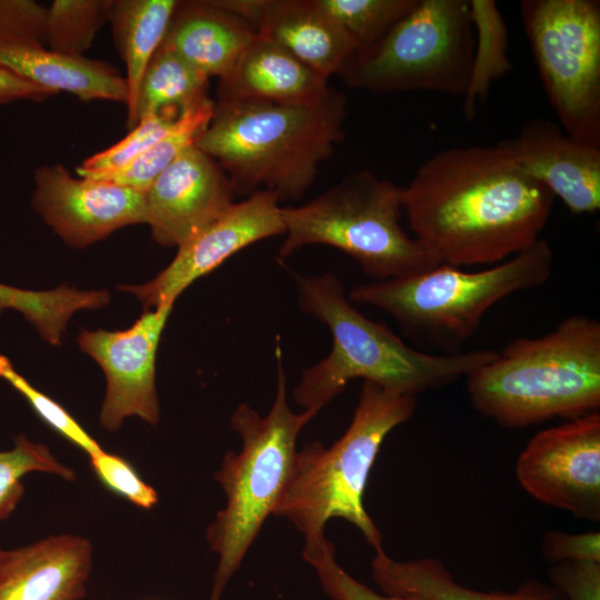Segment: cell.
Instances as JSON below:
<instances>
[{
  "label": "cell",
  "mask_w": 600,
  "mask_h": 600,
  "mask_svg": "<svg viewBox=\"0 0 600 600\" xmlns=\"http://www.w3.org/2000/svg\"><path fill=\"white\" fill-rule=\"evenodd\" d=\"M330 89L326 77L257 33L230 74L219 80L217 99L306 106L322 101Z\"/></svg>",
  "instance_id": "cell-19"
},
{
  "label": "cell",
  "mask_w": 600,
  "mask_h": 600,
  "mask_svg": "<svg viewBox=\"0 0 600 600\" xmlns=\"http://www.w3.org/2000/svg\"><path fill=\"white\" fill-rule=\"evenodd\" d=\"M516 478L539 502L600 520L599 411L536 433L519 454Z\"/></svg>",
  "instance_id": "cell-11"
},
{
  "label": "cell",
  "mask_w": 600,
  "mask_h": 600,
  "mask_svg": "<svg viewBox=\"0 0 600 600\" xmlns=\"http://www.w3.org/2000/svg\"><path fill=\"white\" fill-rule=\"evenodd\" d=\"M466 379L474 409L503 428L599 411L600 323L567 317L544 336L509 342Z\"/></svg>",
  "instance_id": "cell-4"
},
{
  "label": "cell",
  "mask_w": 600,
  "mask_h": 600,
  "mask_svg": "<svg viewBox=\"0 0 600 600\" xmlns=\"http://www.w3.org/2000/svg\"><path fill=\"white\" fill-rule=\"evenodd\" d=\"M541 554L546 562H600V533L588 531L570 533L548 531L541 542Z\"/></svg>",
  "instance_id": "cell-36"
},
{
  "label": "cell",
  "mask_w": 600,
  "mask_h": 600,
  "mask_svg": "<svg viewBox=\"0 0 600 600\" xmlns=\"http://www.w3.org/2000/svg\"><path fill=\"white\" fill-rule=\"evenodd\" d=\"M552 267V248L540 238L480 271L438 264L412 276L357 286L349 299L386 311L408 333L453 353L476 332L492 306L512 293L542 286Z\"/></svg>",
  "instance_id": "cell-7"
},
{
  "label": "cell",
  "mask_w": 600,
  "mask_h": 600,
  "mask_svg": "<svg viewBox=\"0 0 600 600\" xmlns=\"http://www.w3.org/2000/svg\"><path fill=\"white\" fill-rule=\"evenodd\" d=\"M54 94L0 63V104L17 100L43 101Z\"/></svg>",
  "instance_id": "cell-38"
},
{
  "label": "cell",
  "mask_w": 600,
  "mask_h": 600,
  "mask_svg": "<svg viewBox=\"0 0 600 600\" xmlns=\"http://www.w3.org/2000/svg\"><path fill=\"white\" fill-rule=\"evenodd\" d=\"M519 8L560 127L600 147V2L523 0Z\"/></svg>",
  "instance_id": "cell-10"
},
{
  "label": "cell",
  "mask_w": 600,
  "mask_h": 600,
  "mask_svg": "<svg viewBox=\"0 0 600 600\" xmlns=\"http://www.w3.org/2000/svg\"><path fill=\"white\" fill-rule=\"evenodd\" d=\"M0 63L34 84L54 92L66 91L82 101L127 102L124 77L104 61L54 52L44 46L0 47Z\"/></svg>",
  "instance_id": "cell-21"
},
{
  "label": "cell",
  "mask_w": 600,
  "mask_h": 600,
  "mask_svg": "<svg viewBox=\"0 0 600 600\" xmlns=\"http://www.w3.org/2000/svg\"><path fill=\"white\" fill-rule=\"evenodd\" d=\"M314 570L323 592L331 600H428L419 594L392 596L377 592L343 569L331 541L321 551L303 558Z\"/></svg>",
  "instance_id": "cell-33"
},
{
  "label": "cell",
  "mask_w": 600,
  "mask_h": 600,
  "mask_svg": "<svg viewBox=\"0 0 600 600\" xmlns=\"http://www.w3.org/2000/svg\"><path fill=\"white\" fill-rule=\"evenodd\" d=\"M553 194L526 173L502 141L429 157L402 187L411 236L437 264H497L544 229Z\"/></svg>",
  "instance_id": "cell-1"
},
{
  "label": "cell",
  "mask_w": 600,
  "mask_h": 600,
  "mask_svg": "<svg viewBox=\"0 0 600 600\" xmlns=\"http://www.w3.org/2000/svg\"><path fill=\"white\" fill-rule=\"evenodd\" d=\"M213 107L214 102L209 98L206 99L198 107L186 112L167 136L120 169L77 174L144 193L164 169L184 150L196 144L212 118Z\"/></svg>",
  "instance_id": "cell-27"
},
{
  "label": "cell",
  "mask_w": 600,
  "mask_h": 600,
  "mask_svg": "<svg viewBox=\"0 0 600 600\" xmlns=\"http://www.w3.org/2000/svg\"><path fill=\"white\" fill-rule=\"evenodd\" d=\"M416 407V396L363 381L346 432L329 447L313 441L297 450L273 516L301 533L303 558L322 550L327 522L333 518L354 526L374 551L383 549L381 531L364 507V491L384 439Z\"/></svg>",
  "instance_id": "cell-5"
},
{
  "label": "cell",
  "mask_w": 600,
  "mask_h": 600,
  "mask_svg": "<svg viewBox=\"0 0 600 600\" xmlns=\"http://www.w3.org/2000/svg\"><path fill=\"white\" fill-rule=\"evenodd\" d=\"M311 69L340 73L357 46L317 0H214Z\"/></svg>",
  "instance_id": "cell-17"
},
{
  "label": "cell",
  "mask_w": 600,
  "mask_h": 600,
  "mask_svg": "<svg viewBox=\"0 0 600 600\" xmlns=\"http://www.w3.org/2000/svg\"><path fill=\"white\" fill-rule=\"evenodd\" d=\"M181 117L162 112L141 118L123 139L87 158L77 173L107 172L127 166L167 136Z\"/></svg>",
  "instance_id": "cell-31"
},
{
  "label": "cell",
  "mask_w": 600,
  "mask_h": 600,
  "mask_svg": "<svg viewBox=\"0 0 600 600\" xmlns=\"http://www.w3.org/2000/svg\"><path fill=\"white\" fill-rule=\"evenodd\" d=\"M474 43L469 0H418L379 41L339 73L353 89L463 97Z\"/></svg>",
  "instance_id": "cell-9"
},
{
  "label": "cell",
  "mask_w": 600,
  "mask_h": 600,
  "mask_svg": "<svg viewBox=\"0 0 600 600\" xmlns=\"http://www.w3.org/2000/svg\"><path fill=\"white\" fill-rule=\"evenodd\" d=\"M173 304L146 310L128 329H82L77 338L81 350L103 370L107 390L100 423L118 430L123 420L138 417L157 426L160 406L156 386V359L161 333Z\"/></svg>",
  "instance_id": "cell-12"
},
{
  "label": "cell",
  "mask_w": 600,
  "mask_h": 600,
  "mask_svg": "<svg viewBox=\"0 0 600 600\" xmlns=\"http://www.w3.org/2000/svg\"><path fill=\"white\" fill-rule=\"evenodd\" d=\"M256 37L247 21L214 0L179 1L162 43L209 79L221 80Z\"/></svg>",
  "instance_id": "cell-20"
},
{
  "label": "cell",
  "mask_w": 600,
  "mask_h": 600,
  "mask_svg": "<svg viewBox=\"0 0 600 600\" xmlns=\"http://www.w3.org/2000/svg\"><path fill=\"white\" fill-rule=\"evenodd\" d=\"M278 379L269 412L261 416L240 403L230 426L241 439L240 451L223 456L214 480L226 502L208 526L206 540L218 558L209 600H220L263 523L274 509L291 472L301 430L318 414L294 412L287 399V376L278 350Z\"/></svg>",
  "instance_id": "cell-6"
},
{
  "label": "cell",
  "mask_w": 600,
  "mask_h": 600,
  "mask_svg": "<svg viewBox=\"0 0 600 600\" xmlns=\"http://www.w3.org/2000/svg\"><path fill=\"white\" fill-rule=\"evenodd\" d=\"M347 113V96L333 88L306 106L217 99L196 147L219 163L236 194L264 190L279 202L297 200L343 139Z\"/></svg>",
  "instance_id": "cell-3"
},
{
  "label": "cell",
  "mask_w": 600,
  "mask_h": 600,
  "mask_svg": "<svg viewBox=\"0 0 600 600\" xmlns=\"http://www.w3.org/2000/svg\"><path fill=\"white\" fill-rule=\"evenodd\" d=\"M294 279L300 308L323 322L332 337L330 353L304 369L293 390L302 410L319 413L353 379L417 397L466 378L497 356L483 349L437 354L414 350L384 323L359 312L332 273Z\"/></svg>",
  "instance_id": "cell-2"
},
{
  "label": "cell",
  "mask_w": 600,
  "mask_h": 600,
  "mask_svg": "<svg viewBox=\"0 0 600 600\" xmlns=\"http://www.w3.org/2000/svg\"><path fill=\"white\" fill-rule=\"evenodd\" d=\"M371 574L381 592L419 594L428 600H567L550 582L528 579L516 590L479 591L459 583L437 558L397 560L383 549L374 551Z\"/></svg>",
  "instance_id": "cell-22"
},
{
  "label": "cell",
  "mask_w": 600,
  "mask_h": 600,
  "mask_svg": "<svg viewBox=\"0 0 600 600\" xmlns=\"http://www.w3.org/2000/svg\"><path fill=\"white\" fill-rule=\"evenodd\" d=\"M47 8L32 0H0V47L44 46Z\"/></svg>",
  "instance_id": "cell-35"
},
{
  "label": "cell",
  "mask_w": 600,
  "mask_h": 600,
  "mask_svg": "<svg viewBox=\"0 0 600 600\" xmlns=\"http://www.w3.org/2000/svg\"><path fill=\"white\" fill-rule=\"evenodd\" d=\"M279 200L260 190L234 202L221 217L178 248L173 260L150 281L120 286L134 294L146 310L174 304L197 279L260 240L284 234Z\"/></svg>",
  "instance_id": "cell-13"
},
{
  "label": "cell",
  "mask_w": 600,
  "mask_h": 600,
  "mask_svg": "<svg viewBox=\"0 0 600 600\" xmlns=\"http://www.w3.org/2000/svg\"><path fill=\"white\" fill-rule=\"evenodd\" d=\"M474 43L463 113L472 120L477 107L483 102L492 84L512 69L508 54V29L493 0H469Z\"/></svg>",
  "instance_id": "cell-25"
},
{
  "label": "cell",
  "mask_w": 600,
  "mask_h": 600,
  "mask_svg": "<svg viewBox=\"0 0 600 600\" xmlns=\"http://www.w3.org/2000/svg\"><path fill=\"white\" fill-rule=\"evenodd\" d=\"M89 459L98 480L114 494L146 510L158 503L156 489L124 458L102 450Z\"/></svg>",
  "instance_id": "cell-34"
},
{
  "label": "cell",
  "mask_w": 600,
  "mask_h": 600,
  "mask_svg": "<svg viewBox=\"0 0 600 600\" xmlns=\"http://www.w3.org/2000/svg\"><path fill=\"white\" fill-rule=\"evenodd\" d=\"M32 208L63 242L84 248L116 230L146 223L144 193L111 182L73 178L61 163L34 171Z\"/></svg>",
  "instance_id": "cell-14"
},
{
  "label": "cell",
  "mask_w": 600,
  "mask_h": 600,
  "mask_svg": "<svg viewBox=\"0 0 600 600\" xmlns=\"http://www.w3.org/2000/svg\"><path fill=\"white\" fill-rule=\"evenodd\" d=\"M92 553L90 540L71 533L0 548V600H81Z\"/></svg>",
  "instance_id": "cell-18"
},
{
  "label": "cell",
  "mask_w": 600,
  "mask_h": 600,
  "mask_svg": "<svg viewBox=\"0 0 600 600\" xmlns=\"http://www.w3.org/2000/svg\"><path fill=\"white\" fill-rule=\"evenodd\" d=\"M317 2L351 37L358 51L379 41L416 7L418 0H317Z\"/></svg>",
  "instance_id": "cell-30"
},
{
  "label": "cell",
  "mask_w": 600,
  "mask_h": 600,
  "mask_svg": "<svg viewBox=\"0 0 600 600\" xmlns=\"http://www.w3.org/2000/svg\"><path fill=\"white\" fill-rule=\"evenodd\" d=\"M31 472L51 473L63 480H76V472L60 462L50 449L24 434L14 438L9 450H0V520L16 510L24 493L22 478Z\"/></svg>",
  "instance_id": "cell-29"
},
{
  "label": "cell",
  "mask_w": 600,
  "mask_h": 600,
  "mask_svg": "<svg viewBox=\"0 0 600 600\" xmlns=\"http://www.w3.org/2000/svg\"><path fill=\"white\" fill-rule=\"evenodd\" d=\"M234 196L223 169L194 144L144 192L146 223L158 244L179 248L221 217Z\"/></svg>",
  "instance_id": "cell-15"
},
{
  "label": "cell",
  "mask_w": 600,
  "mask_h": 600,
  "mask_svg": "<svg viewBox=\"0 0 600 600\" xmlns=\"http://www.w3.org/2000/svg\"><path fill=\"white\" fill-rule=\"evenodd\" d=\"M107 290H78L61 286L53 290L34 291L0 282V313L7 309L20 312L49 343H61L62 333L73 313L100 309L108 304Z\"/></svg>",
  "instance_id": "cell-26"
},
{
  "label": "cell",
  "mask_w": 600,
  "mask_h": 600,
  "mask_svg": "<svg viewBox=\"0 0 600 600\" xmlns=\"http://www.w3.org/2000/svg\"><path fill=\"white\" fill-rule=\"evenodd\" d=\"M177 0H113L109 16L112 36L126 64L128 89L127 128L133 114L139 84L146 68L168 31Z\"/></svg>",
  "instance_id": "cell-23"
},
{
  "label": "cell",
  "mask_w": 600,
  "mask_h": 600,
  "mask_svg": "<svg viewBox=\"0 0 600 600\" xmlns=\"http://www.w3.org/2000/svg\"><path fill=\"white\" fill-rule=\"evenodd\" d=\"M208 77L161 43L139 84L134 127L148 114L168 112L181 117L208 99Z\"/></svg>",
  "instance_id": "cell-24"
},
{
  "label": "cell",
  "mask_w": 600,
  "mask_h": 600,
  "mask_svg": "<svg viewBox=\"0 0 600 600\" xmlns=\"http://www.w3.org/2000/svg\"><path fill=\"white\" fill-rule=\"evenodd\" d=\"M502 142L520 168L572 213L600 209V147L567 134L544 118L528 120L514 138Z\"/></svg>",
  "instance_id": "cell-16"
},
{
  "label": "cell",
  "mask_w": 600,
  "mask_h": 600,
  "mask_svg": "<svg viewBox=\"0 0 600 600\" xmlns=\"http://www.w3.org/2000/svg\"><path fill=\"white\" fill-rule=\"evenodd\" d=\"M286 239L279 257L309 244L334 247L376 281L438 266L401 224L402 187L361 169L299 207L281 208Z\"/></svg>",
  "instance_id": "cell-8"
},
{
  "label": "cell",
  "mask_w": 600,
  "mask_h": 600,
  "mask_svg": "<svg viewBox=\"0 0 600 600\" xmlns=\"http://www.w3.org/2000/svg\"><path fill=\"white\" fill-rule=\"evenodd\" d=\"M113 0H54L47 8L46 43L64 54L83 56L109 21Z\"/></svg>",
  "instance_id": "cell-28"
},
{
  "label": "cell",
  "mask_w": 600,
  "mask_h": 600,
  "mask_svg": "<svg viewBox=\"0 0 600 600\" xmlns=\"http://www.w3.org/2000/svg\"><path fill=\"white\" fill-rule=\"evenodd\" d=\"M0 379L18 391L49 427L89 457L103 450L62 406L34 388L3 354H0Z\"/></svg>",
  "instance_id": "cell-32"
},
{
  "label": "cell",
  "mask_w": 600,
  "mask_h": 600,
  "mask_svg": "<svg viewBox=\"0 0 600 600\" xmlns=\"http://www.w3.org/2000/svg\"><path fill=\"white\" fill-rule=\"evenodd\" d=\"M548 578L567 600H600V562L551 564Z\"/></svg>",
  "instance_id": "cell-37"
}]
</instances>
